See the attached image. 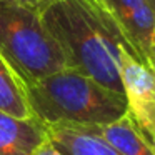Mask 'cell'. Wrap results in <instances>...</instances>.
Returning a JSON list of instances; mask_svg holds the SVG:
<instances>
[{"label":"cell","mask_w":155,"mask_h":155,"mask_svg":"<svg viewBox=\"0 0 155 155\" xmlns=\"http://www.w3.org/2000/svg\"><path fill=\"white\" fill-rule=\"evenodd\" d=\"M40 17L60 45L67 68L124 94L120 48L127 50V44L97 0H62Z\"/></svg>","instance_id":"obj_1"},{"label":"cell","mask_w":155,"mask_h":155,"mask_svg":"<svg viewBox=\"0 0 155 155\" xmlns=\"http://www.w3.org/2000/svg\"><path fill=\"white\" fill-rule=\"evenodd\" d=\"M25 94L34 117L45 125L97 127L112 124L128 112L124 94L72 68L25 85Z\"/></svg>","instance_id":"obj_2"},{"label":"cell","mask_w":155,"mask_h":155,"mask_svg":"<svg viewBox=\"0 0 155 155\" xmlns=\"http://www.w3.org/2000/svg\"><path fill=\"white\" fill-rule=\"evenodd\" d=\"M0 55L24 85L67 68L64 52L40 14L7 2H0Z\"/></svg>","instance_id":"obj_3"},{"label":"cell","mask_w":155,"mask_h":155,"mask_svg":"<svg viewBox=\"0 0 155 155\" xmlns=\"http://www.w3.org/2000/svg\"><path fill=\"white\" fill-rule=\"evenodd\" d=\"M122 34L127 50L142 64L153 60L155 7L150 0H97Z\"/></svg>","instance_id":"obj_4"},{"label":"cell","mask_w":155,"mask_h":155,"mask_svg":"<svg viewBox=\"0 0 155 155\" xmlns=\"http://www.w3.org/2000/svg\"><path fill=\"white\" fill-rule=\"evenodd\" d=\"M120 80L134 122L138 128L155 118V72L125 48H120Z\"/></svg>","instance_id":"obj_5"},{"label":"cell","mask_w":155,"mask_h":155,"mask_svg":"<svg viewBox=\"0 0 155 155\" xmlns=\"http://www.w3.org/2000/svg\"><path fill=\"white\" fill-rule=\"evenodd\" d=\"M48 140V127L37 117L17 118L0 112V155H34Z\"/></svg>","instance_id":"obj_6"},{"label":"cell","mask_w":155,"mask_h":155,"mask_svg":"<svg viewBox=\"0 0 155 155\" xmlns=\"http://www.w3.org/2000/svg\"><path fill=\"white\" fill-rule=\"evenodd\" d=\"M48 140L64 155H120L107 140L77 125H47Z\"/></svg>","instance_id":"obj_7"},{"label":"cell","mask_w":155,"mask_h":155,"mask_svg":"<svg viewBox=\"0 0 155 155\" xmlns=\"http://www.w3.org/2000/svg\"><path fill=\"white\" fill-rule=\"evenodd\" d=\"M84 128L107 140L120 155H155L148 142L142 135V132L138 130L130 112H127L124 117H120L112 124Z\"/></svg>","instance_id":"obj_8"},{"label":"cell","mask_w":155,"mask_h":155,"mask_svg":"<svg viewBox=\"0 0 155 155\" xmlns=\"http://www.w3.org/2000/svg\"><path fill=\"white\" fill-rule=\"evenodd\" d=\"M0 112L17 118L34 117L25 94V85L14 68L0 55Z\"/></svg>","instance_id":"obj_9"},{"label":"cell","mask_w":155,"mask_h":155,"mask_svg":"<svg viewBox=\"0 0 155 155\" xmlns=\"http://www.w3.org/2000/svg\"><path fill=\"white\" fill-rule=\"evenodd\" d=\"M0 2H7V4H15V5H20V7L25 8H30V10L37 12V14H44L48 7L58 4L62 0H0Z\"/></svg>","instance_id":"obj_10"},{"label":"cell","mask_w":155,"mask_h":155,"mask_svg":"<svg viewBox=\"0 0 155 155\" xmlns=\"http://www.w3.org/2000/svg\"><path fill=\"white\" fill-rule=\"evenodd\" d=\"M138 130L142 132V135L145 137V140L148 142V145L152 147V150H153V153H155V118L150 124L145 125V127L138 128Z\"/></svg>","instance_id":"obj_11"},{"label":"cell","mask_w":155,"mask_h":155,"mask_svg":"<svg viewBox=\"0 0 155 155\" xmlns=\"http://www.w3.org/2000/svg\"><path fill=\"white\" fill-rule=\"evenodd\" d=\"M34 155H64V153H62L50 140H45L44 143L34 152Z\"/></svg>","instance_id":"obj_12"},{"label":"cell","mask_w":155,"mask_h":155,"mask_svg":"<svg viewBox=\"0 0 155 155\" xmlns=\"http://www.w3.org/2000/svg\"><path fill=\"white\" fill-rule=\"evenodd\" d=\"M150 67H152V68H153V72H155V58H153V60H152V62H150Z\"/></svg>","instance_id":"obj_13"},{"label":"cell","mask_w":155,"mask_h":155,"mask_svg":"<svg viewBox=\"0 0 155 155\" xmlns=\"http://www.w3.org/2000/svg\"><path fill=\"white\" fill-rule=\"evenodd\" d=\"M153 55H155V32H153ZM155 58V57H153Z\"/></svg>","instance_id":"obj_14"},{"label":"cell","mask_w":155,"mask_h":155,"mask_svg":"<svg viewBox=\"0 0 155 155\" xmlns=\"http://www.w3.org/2000/svg\"><path fill=\"white\" fill-rule=\"evenodd\" d=\"M150 2H152V5H153V7H155V0H150Z\"/></svg>","instance_id":"obj_15"}]
</instances>
